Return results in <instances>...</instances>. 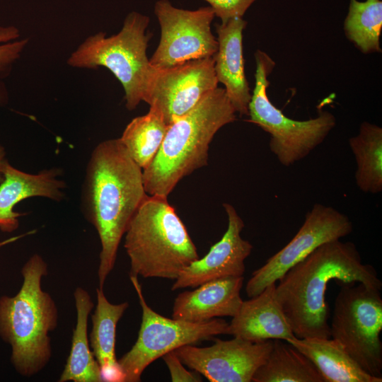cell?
I'll use <instances>...</instances> for the list:
<instances>
[{"mask_svg": "<svg viewBox=\"0 0 382 382\" xmlns=\"http://www.w3.org/2000/svg\"><path fill=\"white\" fill-rule=\"evenodd\" d=\"M276 283L257 295L242 301L228 323L226 335L257 342L294 337L291 325L276 296Z\"/></svg>", "mask_w": 382, "mask_h": 382, "instance_id": "obj_18", "label": "cell"}, {"mask_svg": "<svg viewBox=\"0 0 382 382\" xmlns=\"http://www.w3.org/2000/svg\"><path fill=\"white\" fill-rule=\"evenodd\" d=\"M23 283L13 296L0 298V337L11 347V363L23 376L39 373L52 356L50 333L55 330L58 311L41 282L47 265L33 255L21 270Z\"/></svg>", "mask_w": 382, "mask_h": 382, "instance_id": "obj_4", "label": "cell"}, {"mask_svg": "<svg viewBox=\"0 0 382 382\" xmlns=\"http://www.w3.org/2000/svg\"><path fill=\"white\" fill-rule=\"evenodd\" d=\"M306 356L325 382H381L364 371L334 339L294 337L286 340Z\"/></svg>", "mask_w": 382, "mask_h": 382, "instance_id": "obj_20", "label": "cell"}, {"mask_svg": "<svg viewBox=\"0 0 382 382\" xmlns=\"http://www.w3.org/2000/svg\"><path fill=\"white\" fill-rule=\"evenodd\" d=\"M149 23L147 16L131 12L118 33L108 37L98 32L86 37L70 54L67 64L80 69H108L122 84L126 108L132 110L143 101L154 71L146 54Z\"/></svg>", "mask_w": 382, "mask_h": 382, "instance_id": "obj_6", "label": "cell"}, {"mask_svg": "<svg viewBox=\"0 0 382 382\" xmlns=\"http://www.w3.org/2000/svg\"><path fill=\"white\" fill-rule=\"evenodd\" d=\"M167 128L161 112L150 107L146 115L131 120L120 139L133 161L144 170L158 151Z\"/></svg>", "mask_w": 382, "mask_h": 382, "instance_id": "obj_24", "label": "cell"}, {"mask_svg": "<svg viewBox=\"0 0 382 382\" xmlns=\"http://www.w3.org/2000/svg\"><path fill=\"white\" fill-rule=\"evenodd\" d=\"M19 35L18 29L14 26H0V72L8 69L28 44V39L16 40Z\"/></svg>", "mask_w": 382, "mask_h": 382, "instance_id": "obj_26", "label": "cell"}, {"mask_svg": "<svg viewBox=\"0 0 382 382\" xmlns=\"http://www.w3.org/2000/svg\"><path fill=\"white\" fill-rule=\"evenodd\" d=\"M0 183V230L12 232L19 226L21 214L13 210L21 201L34 197L59 202L64 197L66 183L59 178V168L44 169L32 174L18 170L6 161Z\"/></svg>", "mask_w": 382, "mask_h": 382, "instance_id": "obj_16", "label": "cell"}, {"mask_svg": "<svg viewBox=\"0 0 382 382\" xmlns=\"http://www.w3.org/2000/svg\"><path fill=\"white\" fill-rule=\"evenodd\" d=\"M243 281V276L219 278L179 294L174 300L173 318L202 323L219 317H233L243 301L240 292Z\"/></svg>", "mask_w": 382, "mask_h": 382, "instance_id": "obj_17", "label": "cell"}, {"mask_svg": "<svg viewBox=\"0 0 382 382\" xmlns=\"http://www.w3.org/2000/svg\"><path fill=\"white\" fill-rule=\"evenodd\" d=\"M129 278L137 294L142 315L136 342L117 360L124 374V382L140 381L143 371L149 364L180 347L226 335L228 323L224 319L190 323L158 314L146 302L137 277Z\"/></svg>", "mask_w": 382, "mask_h": 382, "instance_id": "obj_9", "label": "cell"}, {"mask_svg": "<svg viewBox=\"0 0 382 382\" xmlns=\"http://www.w3.org/2000/svg\"><path fill=\"white\" fill-rule=\"evenodd\" d=\"M96 299L91 316V349L100 366L103 382H124V374L115 355L116 329L129 303H110L100 287L96 289Z\"/></svg>", "mask_w": 382, "mask_h": 382, "instance_id": "obj_19", "label": "cell"}, {"mask_svg": "<svg viewBox=\"0 0 382 382\" xmlns=\"http://www.w3.org/2000/svg\"><path fill=\"white\" fill-rule=\"evenodd\" d=\"M236 113L224 88L217 87L170 123L156 156L143 170L146 194L167 197L184 177L207 165L210 142L222 127L236 120Z\"/></svg>", "mask_w": 382, "mask_h": 382, "instance_id": "obj_3", "label": "cell"}, {"mask_svg": "<svg viewBox=\"0 0 382 382\" xmlns=\"http://www.w3.org/2000/svg\"><path fill=\"white\" fill-rule=\"evenodd\" d=\"M247 22L243 18H233L216 24L218 50L214 56L217 81L224 86L226 94L236 112L248 115L251 98L245 74L243 53V32Z\"/></svg>", "mask_w": 382, "mask_h": 382, "instance_id": "obj_15", "label": "cell"}, {"mask_svg": "<svg viewBox=\"0 0 382 382\" xmlns=\"http://www.w3.org/2000/svg\"><path fill=\"white\" fill-rule=\"evenodd\" d=\"M218 83L214 57L154 69L143 101L158 110L168 125L191 110Z\"/></svg>", "mask_w": 382, "mask_h": 382, "instance_id": "obj_12", "label": "cell"}, {"mask_svg": "<svg viewBox=\"0 0 382 382\" xmlns=\"http://www.w3.org/2000/svg\"><path fill=\"white\" fill-rule=\"evenodd\" d=\"M334 303L330 337L366 373L382 378V299L362 283H342Z\"/></svg>", "mask_w": 382, "mask_h": 382, "instance_id": "obj_8", "label": "cell"}, {"mask_svg": "<svg viewBox=\"0 0 382 382\" xmlns=\"http://www.w3.org/2000/svg\"><path fill=\"white\" fill-rule=\"evenodd\" d=\"M35 232H36V230H32V231H28L26 233H24L23 234L15 236L8 238L7 239H5L4 241H0V248H2L4 245L12 243L18 241V239H20L21 238H23V237L29 236V235L34 234Z\"/></svg>", "mask_w": 382, "mask_h": 382, "instance_id": "obj_29", "label": "cell"}, {"mask_svg": "<svg viewBox=\"0 0 382 382\" xmlns=\"http://www.w3.org/2000/svg\"><path fill=\"white\" fill-rule=\"evenodd\" d=\"M143 170L133 161L120 138L101 141L88 161L81 190V208L97 231L101 250L99 287L112 272L127 226L146 197Z\"/></svg>", "mask_w": 382, "mask_h": 382, "instance_id": "obj_1", "label": "cell"}, {"mask_svg": "<svg viewBox=\"0 0 382 382\" xmlns=\"http://www.w3.org/2000/svg\"><path fill=\"white\" fill-rule=\"evenodd\" d=\"M357 164L355 181L365 193L382 191V128L363 122L359 134L349 139Z\"/></svg>", "mask_w": 382, "mask_h": 382, "instance_id": "obj_23", "label": "cell"}, {"mask_svg": "<svg viewBox=\"0 0 382 382\" xmlns=\"http://www.w3.org/2000/svg\"><path fill=\"white\" fill-rule=\"evenodd\" d=\"M209 4L215 16L225 23L233 18H243L255 0H204Z\"/></svg>", "mask_w": 382, "mask_h": 382, "instance_id": "obj_27", "label": "cell"}, {"mask_svg": "<svg viewBox=\"0 0 382 382\" xmlns=\"http://www.w3.org/2000/svg\"><path fill=\"white\" fill-rule=\"evenodd\" d=\"M352 230V223L346 214L332 207L315 204L293 238L252 273L245 286L247 296L257 295L320 245L340 239Z\"/></svg>", "mask_w": 382, "mask_h": 382, "instance_id": "obj_11", "label": "cell"}, {"mask_svg": "<svg viewBox=\"0 0 382 382\" xmlns=\"http://www.w3.org/2000/svg\"><path fill=\"white\" fill-rule=\"evenodd\" d=\"M273 340L250 342L238 337L216 339L209 347L186 345L174 350L183 364L210 382H251L267 359Z\"/></svg>", "mask_w": 382, "mask_h": 382, "instance_id": "obj_13", "label": "cell"}, {"mask_svg": "<svg viewBox=\"0 0 382 382\" xmlns=\"http://www.w3.org/2000/svg\"><path fill=\"white\" fill-rule=\"evenodd\" d=\"M165 361L173 382H199L202 381L201 374L196 371H188L174 350L162 357Z\"/></svg>", "mask_w": 382, "mask_h": 382, "instance_id": "obj_28", "label": "cell"}, {"mask_svg": "<svg viewBox=\"0 0 382 382\" xmlns=\"http://www.w3.org/2000/svg\"><path fill=\"white\" fill-rule=\"evenodd\" d=\"M154 13L161 28V38L149 62L162 69L188 61L213 57L218 50L211 24L215 16L210 6L196 10L175 7L168 0L156 2Z\"/></svg>", "mask_w": 382, "mask_h": 382, "instance_id": "obj_10", "label": "cell"}, {"mask_svg": "<svg viewBox=\"0 0 382 382\" xmlns=\"http://www.w3.org/2000/svg\"><path fill=\"white\" fill-rule=\"evenodd\" d=\"M228 216V227L222 238L202 257L187 266L175 279L171 290L195 288L207 282L228 277L243 276L245 260L253 245L241 233L244 222L230 204H223Z\"/></svg>", "mask_w": 382, "mask_h": 382, "instance_id": "obj_14", "label": "cell"}, {"mask_svg": "<svg viewBox=\"0 0 382 382\" xmlns=\"http://www.w3.org/2000/svg\"><path fill=\"white\" fill-rule=\"evenodd\" d=\"M6 152L5 149L3 146L0 144V183L2 182L4 179L3 173H2V168L5 164V163L7 161L5 158Z\"/></svg>", "mask_w": 382, "mask_h": 382, "instance_id": "obj_30", "label": "cell"}, {"mask_svg": "<svg viewBox=\"0 0 382 382\" xmlns=\"http://www.w3.org/2000/svg\"><path fill=\"white\" fill-rule=\"evenodd\" d=\"M252 381L325 382L306 356L289 342L279 339L273 340L267 359L255 372Z\"/></svg>", "mask_w": 382, "mask_h": 382, "instance_id": "obj_22", "label": "cell"}, {"mask_svg": "<svg viewBox=\"0 0 382 382\" xmlns=\"http://www.w3.org/2000/svg\"><path fill=\"white\" fill-rule=\"evenodd\" d=\"M76 323L73 330L69 354L59 382H103L100 366L91 349L88 338V320L93 308L88 292L77 287L74 292Z\"/></svg>", "mask_w": 382, "mask_h": 382, "instance_id": "obj_21", "label": "cell"}, {"mask_svg": "<svg viewBox=\"0 0 382 382\" xmlns=\"http://www.w3.org/2000/svg\"><path fill=\"white\" fill-rule=\"evenodd\" d=\"M381 290L375 268L364 264L352 242H327L290 268L276 284L277 299L298 338H330L325 291L331 280Z\"/></svg>", "mask_w": 382, "mask_h": 382, "instance_id": "obj_2", "label": "cell"}, {"mask_svg": "<svg viewBox=\"0 0 382 382\" xmlns=\"http://www.w3.org/2000/svg\"><path fill=\"white\" fill-rule=\"evenodd\" d=\"M125 235L129 276L175 280L199 257L185 226L167 197L147 195Z\"/></svg>", "mask_w": 382, "mask_h": 382, "instance_id": "obj_5", "label": "cell"}, {"mask_svg": "<svg viewBox=\"0 0 382 382\" xmlns=\"http://www.w3.org/2000/svg\"><path fill=\"white\" fill-rule=\"evenodd\" d=\"M382 1L350 0L349 12L345 20L347 37L364 54L381 52Z\"/></svg>", "mask_w": 382, "mask_h": 382, "instance_id": "obj_25", "label": "cell"}, {"mask_svg": "<svg viewBox=\"0 0 382 382\" xmlns=\"http://www.w3.org/2000/svg\"><path fill=\"white\" fill-rule=\"evenodd\" d=\"M255 83L248 105V121L270 134L271 152L282 165L290 166L306 157L324 141L335 127L336 119L326 110L303 121L286 117L267 95L268 76L275 66L274 61L260 50L255 52Z\"/></svg>", "mask_w": 382, "mask_h": 382, "instance_id": "obj_7", "label": "cell"}]
</instances>
